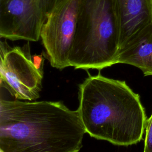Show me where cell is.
Here are the masks:
<instances>
[{
    "label": "cell",
    "mask_w": 152,
    "mask_h": 152,
    "mask_svg": "<svg viewBox=\"0 0 152 152\" xmlns=\"http://www.w3.org/2000/svg\"><path fill=\"white\" fill-rule=\"evenodd\" d=\"M113 1L119 30V49L152 21V0Z\"/></svg>",
    "instance_id": "obj_7"
},
{
    "label": "cell",
    "mask_w": 152,
    "mask_h": 152,
    "mask_svg": "<svg viewBox=\"0 0 152 152\" xmlns=\"http://www.w3.org/2000/svg\"><path fill=\"white\" fill-rule=\"evenodd\" d=\"M86 130L61 102L0 100V152H78Z\"/></svg>",
    "instance_id": "obj_1"
},
{
    "label": "cell",
    "mask_w": 152,
    "mask_h": 152,
    "mask_svg": "<svg viewBox=\"0 0 152 152\" xmlns=\"http://www.w3.org/2000/svg\"><path fill=\"white\" fill-rule=\"evenodd\" d=\"M25 47H10L1 41V85L16 99L32 101L39 97L43 71L34 65L28 44Z\"/></svg>",
    "instance_id": "obj_5"
},
{
    "label": "cell",
    "mask_w": 152,
    "mask_h": 152,
    "mask_svg": "<svg viewBox=\"0 0 152 152\" xmlns=\"http://www.w3.org/2000/svg\"><path fill=\"white\" fill-rule=\"evenodd\" d=\"M57 0H0V37L36 42Z\"/></svg>",
    "instance_id": "obj_6"
},
{
    "label": "cell",
    "mask_w": 152,
    "mask_h": 152,
    "mask_svg": "<svg viewBox=\"0 0 152 152\" xmlns=\"http://www.w3.org/2000/svg\"><path fill=\"white\" fill-rule=\"evenodd\" d=\"M144 152H152V114L147 120Z\"/></svg>",
    "instance_id": "obj_9"
},
{
    "label": "cell",
    "mask_w": 152,
    "mask_h": 152,
    "mask_svg": "<svg viewBox=\"0 0 152 152\" xmlns=\"http://www.w3.org/2000/svg\"><path fill=\"white\" fill-rule=\"evenodd\" d=\"M32 61L36 66V67L43 71V62H44V58L42 55H34L32 56Z\"/></svg>",
    "instance_id": "obj_10"
},
{
    "label": "cell",
    "mask_w": 152,
    "mask_h": 152,
    "mask_svg": "<svg viewBox=\"0 0 152 152\" xmlns=\"http://www.w3.org/2000/svg\"><path fill=\"white\" fill-rule=\"evenodd\" d=\"M119 42L113 0H80L69 65L75 69L101 70L116 64Z\"/></svg>",
    "instance_id": "obj_3"
},
{
    "label": "cell",
    "mask_w": 152,
    "mask_h": 152,
    "mask_svg": "<svg viewBox=\"0 0 152 152\" xmlns=\"http://www.w3.org/2000/svg\"><path fill=\"white\" fill-rule=\"evenodd\" d=\"M77 109L86 133L114 145L128 146L142 138L147 123L140 96L125 81L99 72L79 86Z\"/></svg>",
    "instance_id": "obj_2"
},
{
    "label": "cell",
    "mask_w": 152,
    "mask_h": 152,
    "mask_svg": "<svg viewBox=\"0 0 152 152\" xmlns=\"http://www.w3.org/2000/svg\"><path fill=\"white\" fill-rule=\"evenodd\" d=\"M79 5L80 0H57L42 28L45 56L57 69L70 66L69 56L76 34Z\"/></svg>",
    "instance_id": "obj_4"
},
{
    "label": "cell",
    "mask_w": 152,
    "mask_h": 152,
    "mask_svg": "<svg viewBox=\"0 0 152 152\" xmlns=\"http://www.w3.org/2000/svg\"><path fill=\"white\" fill-rule=\"evenodd\" d=\"M125 64L152 75V21L137 32L118 52L116 64Z\"/></svg>",
    "instance_id": "obj_8"
}]
</instances>
